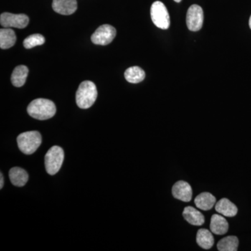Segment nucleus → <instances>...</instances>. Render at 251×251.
<instances>
[{
	"label": "nucleus",
	"instance_id": "obj_1",
	"mask_svg": "<svg viewBox=\"0 0 251 251\" xmlns=\"http://www.w3.org/2000/svg\"><path fill=\"white\" fill-rule=\"evenodd\" d=\"M29 116L39 120L52 118L56 113V106L52 100L45 99H37L31 101L27 107Z\"/></svg>",
	"mask_w": 251,
	"mask_h": 251
},
{
	"label": "nucleus",
	"instance_id": "obj_2",
	"mask_svg": "<svg viewBox=\"0 0 251 251\" xmlns=\"http://www.w3.org/2000/svg\"><path fill=\"white\" fill-rule=\"evenodd\" d=\"M98 92L92 81H84L79 86L76 92L77 106L82 109L90 108L97 100Z\"/></svg>",
	"mask_w": 251,
	"mask_h": 251
},
{
	"label": "nucleus",
	"instance_id": "obj_3",
	"mask_svg": "<svg viewBox=\"0 0 251 251\" xmlns=\"http://www.w3.org/2000/svg\"><path fill=\"white\" fill-rule=\"evenodd\" d=\"M18 148L23 153L27 155L35 152L42 143L41 133L36 130L25 132L18 135L17 138Z\"/></svg>",
	"mask_w": 251,
	"mask_h": 251
},
{
	"label": "nucleus",
	"instance_id": "obj_4",
	"mask_svg": "<svg viewBox=\"0 0 251 251\" xmlns=\"http://www.w3.org/2000/svg\"><path fill=\"white\" fill-rule=\"evenodd\" d=\"M64 159V150L60 147H52L45 156L46 172L49 175H54L58 173Z\"/></svg>",
	"mask_w": 251,
	"mask_h": 251
},
{
	"label": "nucleus",
	"instance_id": "obj_5",
	"mask_svg": "<svg viewBox=\"0 0 251 251\" xmlns=\"http://www.w3.org/2000/svg\"><path fill=\"white\" fill-rule=\"evenodd\" d=\"M151 20L157 27L167 29L171 25L169 14L166 6L163 2L156 1L153 2L150 10Z\"/></svg>",
	"mask_w": 251,
	"mask_h": 251
},
{
	"label": "nucleus",
	"instance_id": "obj_6",
	"mask_svg": "<svg viewBox=\"0 0 251 251\" xmlns=\"http://www.w3.org/2000/svg\"><path fill=\"white\" fill-rule=\"evenodd\" d=\"M116 36V29L110 25L100 26L92 35L91 39L96 45L106 46L113 41Z\"/></svg>",
	"mask_w": 251,
	"mask_h": 251
},
{
	"label": "nucleus",
	"instance_id": "obj_7",
	"mask_svg": "<svg viewBox=\"0 0 251 251\" xmlns=\"http://www.w3.org/2000/svg\"><path fill=\"white\" fill-rule=\"evenodd\" d=\"M29 17L25 14H14L3 13L0 16V23L3 27L23 29L29 24Z\"/></svg>",
	"mask_w": 251,
	"mask_h": 251
},
{
	"label": "nucleus",
	"instance_id": "obj_8",
	"mask_svg": "<svg viewBox=\"0 0 251 251\" xmlns=\"http://www.w3.org/2000/svg\"><path fill=\"white\" fill-rule=\"evenodd\" d=\"M204 22V13L202 7L197 4L190 6L186 14V25L188 29L193 31H199Z\"/></svg>",
	"mask_w": 251,
	"mask_h": 251
},
{
	"label": "nucleus",
	"instance_id": "obj_9",
	"mask_svg": "<svg viewBox=\"0 0 251 251\" xmlns=\"http://www.w3.org/2000/svg\"><path fill=\"white\" fill-rule=\"evenodd\" d=\"M172 193L176 199L183 202H190L192 198V188L191 185L186 181H179L175 183L172 189Z\"/></svg>",
	"mask_w": 251,
	"mask_h": 251
},
{
	"label": "nucleus",
	"instance_id": "obj_10",
	"mask_svg": "<svg viewBox=\"0 0 251 251\" xmlns=\"http://www.w3.org/2000/svg\"><path fill=\"white\" fill-rule=\"evenodd\" d=\"M52 9L57 14L69 16L76 11V0H53Z\"/></svg>",
	"mask_w": 251,
	"mask_h": 251
},
{
	"label": "nucleus",
	"instance_id": "obj_11",
	"mask_svg": "<svg viewBox=\"0 0 251 251\" xmlns=\"http://www.w3.org/2000/svg\"><path fill=\"white\" fill-rule=\"evenodd\" d=\"M228 227V223L224 216L219 214H214L211 217L210 229L213 233L218 235H223L227 233Z\"/></svg>",
	"mask_w": 251,
	"mask_h": 251
},
{
	"label": "nucleus",
	"instance_id": "obj_12",
	"mask_svg": "<svg viewBox=\"0 0 251 251\" xmlns=\"http://www.w3.org/2000/svg\"><path fill=\"white\" fill-rule=\"evenodd\" d=\"M215 209L221 215L232 217L237 214L238 209L234 203L227 198H223L216 203Z\"/></svg>",
	"mask_w": 251,
	"mask_h": 251
},
{
	"label": "nucleus",
	"instance_id": "obj_13",
	"mask_svg": "<svg viewBox=\"0 0 251 251\" xmlns=\"http://www.w3.org/2000/svg\"><path fill=\"white\" fill-rule=\"evenodd\" d=\"M183 216L188 223L193 226H201L204 224V217L201 211L193 206H186L183 211Z\"/></svg>",
	"mask_w": 251,
	"mask_h": 251
},
{
	"label": "nucleus",
	"instance_id": "obj_14",
	"mask_svg": "<svg viewBox=\"0 0 251 251\" xmlns=\"http://www.w3.org/2000/svg\"><path fill=\"white\" fill-rule=\"evenodd\" d=\"M9 178L11 183L14 186L18 187H23L25 185L27 184L28 179H29V175L27 172L25 171L23 168H11L9 171Z\"/></svg>",
	"mask_w": 251,
	"mask_h": 251
},
{
	"label": "nucleus",
	"instance_id": "obj_15",
	"mask_svg": "<svg viewBox=\"0 0 251 251\" xmlns=\"http://www.w3.org/2000/svg\"><path fill=\"white\" fill-rule=\"evenodd\" d=\"M195 204L198 209L210 210L216 204V198L210 193H202L195 199Z\"/></svg>",
	"mask_w": 251,
	"mask_h": 251
},
{
	"label": "nucleus",
	"instance_id": "obj_16",
	"mask_svg": "<svg viewBox=\"0 0 251 251\" xmlns=\"http://www.w3.org/2000/svg\"><path fill=\"white\" fill-rule=\"evenodd\" d=\"M16 36L11 28H3L0 29V48L9 49L16 44Z\"/></svg>",
	"mask_w": 251,
	"mask_h": 251
},
{
	"label": "nucleus",
	"instance_id": "obj_17",
	"mask_svg": "<svg viewBox=\"0 0 251 251\" xmlns=\"http://www.w3.org/2000/svg\"><path fill=\"white\" fill-rule=\"evenodd\" d=\"M28 74L29 69L25 66L21 65L15 68L11 77L13 85L16 87H22L25 83Z\"/></svg>",
	"mask_w": 251,
	"mask_h": 251
},
{
	"label": "nucleus",
	"instance_id": "obj_18",
	"mask_svg": "<svg viewBox=\"0 0 251 251\" xmlns=\"http://www.w3.org/2000/svg\"><path fill=\"white\" fill-rule=\"evenodd\" d=\"M196 241L199 247L204 249H209L214 244V239L210 231L206 229H201L198 231Z\"/></svg>",
	"mask_w": 251,
	"mask_h": 251
},
{
	"label": "nucleus",
	"instance_id": "obj_19",
	"mask_svg": "<svg viewBox=\"0 0 251 251\" xmlns=\"http://www.w3.org/2000/svg\"><path fill=\"white\" fill-rule=\"evenodd\" d=\"M126 80L130 83H139L145 79V73L141 68L132 67L126 69L125 73Z\"/></svg>",
	"mask_w": 251,
	"mask_h": 251
},
{
	"label": "nucleus",
	"instance_id": "obj_20",
	"mask_svg": "<svg viewBox=\"0 0 251 251\" xmlns=\"http://www.w3.org/2000/svg\"><path fill=\"white\" fill-rule=\"evenodd\" d=\"M239 246V239L235 236H228L220 240L217 244L220 251H236Z\"/></svg>",
	"mask_w": 251,
	"mask_h": 251
},
{
	"label": "nucleus",
	"instance_id": "obj_21",
	"mask_svg": "<svg viewBox=\"0 0 251 251\" xmlns=\"http://www.w3.org/2000/svg\"><path fill=\"white\" fill-rule=\"evenodd\" d=\"M44 36L39 34H31L23 41L24 47L27 49H31L37 46H41L45 43Z\"/></svg>",
	"mask_w": 251,
	"mask_h": 251
},
{
	"label": "nucleus",
	"instance_id": "obj_22",
	"mask_svg": "<svg viewBox=\"0 0 251 251\" xmlns=\"http://www.w3.org/2000/svg\"><path fill=\"white\" fill-rule=\"evenodd\" d=\"M3 185H4V178H3L2 173L0 174V189L3 188Z\"/></svg>",
	"mask_w": 251,
	"mask_h": 251
},
{
	"label": "nucleus",
	"instance_id": "obj_23",
	"mask_svg": "<svg viewBox=\"0 0 251 251\" xmlns=\"http://www.w3.org/2000/svg\"><path fill=\"white\" fill-rule=\"evenodd\" d=\"M249 26H250V28L251 29V16L250 17V19H249Z\"/></svg>",
	"mask_w": 251,
	"mask_h": 251
},
{
	"label": "nucleus",
	"instance_id": "obj_24",
	"mask_svg": "<svg viewBox=\"0 0 251 251\" xmlns=\"http://www.w3.org/2000/svg\"><path fill=\"white\" fill-rule=\"evenodd\" d=\"M175 1H176V2H180V1H181V0H174Z\"/></svg>",
	"mask_w": 251,
	"mask_h": 251
}]
</instances>
